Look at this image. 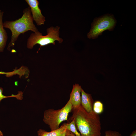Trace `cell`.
Listing matches in <instances>:
<instances>
[{
    "mask_svg": "<svg viewBox=\"0 0 136 136\" xmlns=\"http://www.w3.org/2000/svg\"><path fill=\"white\" fill-rule=\"evenodd\" d=\"M82 89L81 86L78 84H75L73 86L69 99L73 108L81 105V93Z\"/></svg>",
    "mask_w": 136,
    "mask_h": 136,
    "instance_id": "cell-8",
    "label": "cell"
},
{
    "mask_svg": "<svg viewBox=\"0 0 136 136\" xmlns=\"http://www.w3.org/2000/svg\"><path fill=\"white\" fill-rule=\"evenodd\" d=\"M67 123H63L56 130L48 132L44 130L39 129L37 132L38 136H63L66 134Z\"/></svg>",
    "mask_w": 136,
    "mask_h": 136,
    "instance_id": "cell-9",
    "label": "cell"
},
{
    "mask_svg": "<svg viewBox=\"0 0 136 136\" xmlns=\"http://www.w3.org/2000/svg\"><path fill=\"white\" fill-rule=\"evenodd\" d=\"M66 129L73 133L75 136H81L77 131L74 120H72L70 122L67 123Z\"/></svg>",
    "mask_w": 136,
    "mask_h": 136,
    "instance_id": "cell-14",
    "label": "cell"
},
{
    "mask_svg": "<svg viewBox=\"0 0 136 136\" xmlns=\"http://www.w3.org/2000/svg\"><path fill=\"white\" fill-rule=\"evenodd\" d=\"M129 136H136V131H133Z\"/></svg>",
    "mask_w": 136,
    "mask_h": 136,
    "instance_id": "cell-17",
    "label": "cell"
},
{
    "mask_svg": "<svg viewBox=\"0 0 136 136\" xmlns=\"http://www.w3.org/2000/svg\"><path fill=\"white\" fill-rule=\"evenodd\" d=\"M60 28L58 26L55 27H51L47 29V35L44 36L40 32L31 34L27 40V48L32 49L35 45L38 44L40 46L39 50L41 47L50 44L55 45L56 41H58L60 43H61L63 40L59 37Z\"/></svg>",
    "mask_w": 136,
    "mask_h": 136,
    "instance_id": "cell-4",
    "label": "cell"
},
{
    "mask_svg": "<svg viewBox=\"0 0 136 136\" xmlns=\"http://www.w3.org/2000/svg\"><path fill=\"white\" fill-rule=\"evenodd\" d=\"M66 136H75V135L73 133L67 130Z\"/></svg>",
    "mask_w": 136,
    "mask_h": 136,
    "instance_id": "cell-16",
    "label": "cell"
},
{
    "mask_svg": "<svg viewBox=\"0 0 136 136\" xmlns=\"http://www.w3.org/2000/svg\"><path fill=\"white\" fill-rule=\"evenodd\" d=\"M0 136H3V135L2 132L0 130Z\"/></svg>",
    "mask_w": 136,
    "mask_h": 136,
    "instance_id": "cell-18",
    "label": "cell"
},
{
    "mask_svg": "<svg viewBox=\"0 0 136 136\" xmlns=\"http://www.w3.org/2000/svg\"><path fill=\"white\" fill-rule=\"evenodd\" d=\"M29 6L33 20L38 26L44 25L46 21L45 17L42 15L39 7L37 0H25Z\"/></svg>",
    "mask_w": 136,
    "mask_h": 136,
    "instance_id": "cell-6",
    "label": "cell"
},
{
    "mask_svg": "<svg viewBox=\"0 0 136 136\" xmlns=\"http://www.w3.org/2000/svg\"><path fill=\"white\" fill-rule=\"evenodd\" d=\"M3 89L2 87H0V103L1 100L5 98L9 97H15L18 100H21L23 99V92L22 91L18 92V93L16 95L12 94L10 96H6L4 95L3 94Z\"/></svg>",
    "mask_w": 136,
    "mask_h": 136,
    "instance_id": "cell-12",
    "label": "cell"
},
{
    "mask_svg": "<svg viewBox=\"0 0 136 136\" xmlns=\"http://www.w3.org/2000/svg\"><path fill=\"white\" fill-rule=\"evenodd\" d=\"M81 105L87 112L92 114L95 113L93 110V101L91 95L86 93L82 89L81 91Z\"/></svg>",
    "mask_w": 136,
    "mask_h": 136,
    "instance_id": "cell-7",
    "label": "cell"
},
{
    "mask_svg": "<svg viewBox=\"0 0 136 136\" xmlns=\"http://www.w3.org/2000/svg\"><path fill=\"white\" fill-rule=\"evenodd\" d=\"M63 136H65V135H63Z\"/></svg>",
    "mask_w": 136,
    "mask_h": 136,
    "instance_id": "cell-19",
    "label": "cell"
},
{
    "mask_svg": "<svg viewBox=\"0 0 136 136\" xmlns=\"http://www.w3.org/2000/svg\"></svg>",
    "mask_w": 136,
    "mask_h": 136,
    "instance_id": "cell-20",
    "label": "cell"
},
{
    "mask_svg": "<svg viewBox=\"0 0 136 136\" xmlns=\"http://www.w3.org/2000/svg\"><path fill=\"white\" fill-rule=\"evenodd\" d=\"M27 73V71L26 68L22 66L20 68L16 69V68L12 72H5L0 71V74H4L6 77H9L14 75H17L19 76V77L21 78L22 76H25Z\"/></svg>",
    "mask_w": 136,
    "mask_h": 136,
    "instance_id": "cell-11",
    "label": "cell"
},
{
    "mask_svg": "<svg viewBox=\"0 0 136 136\" xmlns=\"http://www.w3.org/2000/svg\"><path fill=\"white\" fill-rule=\"evenodd\" d=\"M72 108L69 99L65 105L60 109L55 110L49 109L45 110L43 121L49 126L51 131L57 129L62 122L68 121L69 113L71 111Z\"/></svg>",
    "mask_w": 136,
    "mask_h": 136,
    "instance_id": "cell-3",
    "label": "cell"
},
{
    "mask_svg": "<svg viewBox=\"0 0 136 136\" xmlns=\"http://www.w3.org/2000/svg\"><path fill=\"white\" fill-rule=\"evenodd\" d=\"M3 11L0 10V52L3 51L8 39L7 33L4 28L3 21Z\"/></svg>",
    "mask_w": 136,
    "mask_h": 136,
    "instance_id": "cell-10",
    "label": "cell"
},
{
    "mask_svg": "<svg viewBox=\"0 0 136 136\" xmlns=\"http://www.w3.org/2000/svg\"><path fill=\"white\" fill-rule=\"evenodd\" d=\"M3 26L4 28L10 29L12 33L11 40L7 47L9 50H10V47H13L20 34H23L29 30L36 34L40 32L34 24L29 7L23 10L21 17L15 21H5Z\"/></svg>",
    "mask_w": 136,
    "mask_h": 136,
    "instance_id": "cell-2",
    "label": "cell"
},
{
    "mask_svg": "<svg viewBox=\"0 0 136 136\" xmlns=\"http://www.w3.org/2000/svg\"><path fill=\"white\" fill-rule=\"evenodd\" d=\"M104 136H122L121 134L116 131L111 130L106 131Z\"/></svg>",
    "mask_w": 136,
    "mask_h": 136,
    "instance_id": "cell-15",
    "label": "cell"
},
{
    "mask_svg": "<svg viewBox=\"0 0 136 136\" xmlns=\"http://www.w3.org/2000/svg\"><path fill=\"white\" fill-rule=\"evenodd\" d=\"M103 110V105L101 101H96L93 103V110L95 113L99 115L102 113Z\"/></svg>",
    "mask_w": 136,
    "mask_h": 136,
    "instance_id": "cell-13",
    "label": "cell"
},
{
    "mask_svg": "<svg viewBox=\"0 0 136 136\" xmlns=\"http://www.w3.org/2000/svg\"><path fill=\"white\" fill-rule=\"evenodd\" d=\"M116 23L115 19L111 15H106L95 19L92 24L87 37L89 39H95L105 30L112 31Z\"/></svg>",
    "mask_w": 136,
    "mask_h": 136,
    "instance_id": "cell-5",
    "label": "cell"
},
{
    "mask_svg": "<svg viewBox=\"0 0 136 136\" xmlns=\"http://www.w3.org/2000/svg\"><path fill=\"white\" fill-rule=\"evenodd\" d=\"M70 118L74 121L76 128L81 136H101V129L99 116L86 112L81 105L72 109Z\"/></svg>",
    "mask_w": 136,
    "mask_h": 136,
    "instance_id": "cell-1",
    "label": "cell"
}]
</instances>
